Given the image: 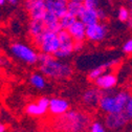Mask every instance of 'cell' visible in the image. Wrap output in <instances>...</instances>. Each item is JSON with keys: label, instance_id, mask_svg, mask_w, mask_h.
<instances>
[{"label": "cell", "instance_id": "6da1fadb", "mask_svg": "<svg viewBox=\"0 0 132 132\" xmlns=\"http://www.w3.org/2000/svg\"><path fill=\"white\" fill-rule=\"evenodd\" d=\"M39 70L48 79L66 80L71 77L73 69L71 65L56 58L54 55L45 53L39 54Z\"/></svg>", "mask_w": 132, "mask_h": 132}, {"label": "cell", "instance_id": "7a4b0ae2", "mask_svg": "<svg viewBox=\"0 0 132 132\" xmlns=\"http://www.w3.org/2000/svg\"><path fill=\"white\" fill-rule=\"evenodd\" d=\"M91 120L87 113L80 110H68L57 117L55 128L60 132H85L90 126Z\"/></svg>", "mask_w": 132, "mask_h": 132}, {"label": "cell", "instance_id": "3957f363", "mask_svg": "<svg viewBox=\"0 0 132 132\" xmlns=\"http://www.w3.org/2000/svg\"><path fill=\"white\" fill-rule=\"evenodd\" d=\"M110 91L111 90L103 91L97 107L105 114L123 112L132 94L127 90H120L117 92Z\"/></svg>", "mask_w": 132, "mask_h": 132}, {"label": "cell", "instance_id": "277c9868", "mask_svg": "<svg viewBox=\"0 0 132 132\" xmlns=\"http://www.w3.org/2000/svg\"><path fill=\"white\" fill-rule=\"evenodd\" d=\"M12 55L27 65H35L39 62V53L30 45L22 42H13L10 46Z\"/></svg>", "mask_w": 132, "mask_h": 132}, {"label": "cell", "instance_id": "5b68a950", "mask_svg": "<svg viewBox=\"0 0 132 132\" xmlns=\"http://www.w3.org/2000/svg\"><path fill=\"white\" fill-rule=\"evenodd\" d=\"M35 45L40 49L41 53L55 55L60 48V40L58 37V32L46 30L44 34L32 39Z\"/></svg>", "mask_w": 132, "mask_h": 132}, {"label": "cell", "instance_id": "8992f818", "mask_svg": "<svg viewBox=\"0 0 132 132\" xmlns=\"http://www.w3.org/2000/svg\"><path fill=\"white\" fill-rule=\"evenodd\" d=\"M58 37L60 40V48L59 51L54 55L58 59H66L71 56L75 52V40L69 34L67 29H61L58 32Z\"/></svg>", "mask_w": 132, "mask_h": 132}, {"label": "cell", "instance_id": "52a82bcc", "mask_svg": "<svg viewBox=\"0 0 132 132\" xmlns=\"http://www.w3.org/2000/svg\"><path fill=\"white\" fill-rule=\"evenodd\" d=\"M107 35H108V27L102 21L87 25L86 27V39L89 40L90 42L93 43L102 42L106 39Z\"/></svg>", "mask_w": 132, "mask_h": 132}, {"label": "cell", "instance_id": "ba28073f", "mask_svg": "<svg viewBox=\"0 0 132 132\" xmlns=\"http://www.w3.org/2000/svg\"><path fill=\"white\" fill-rule=\"evenodd\" d=\"M130 120L123 112H115V113H108L104 119V124L110 131H119L123 129Z\"/></svg>", "mask_w": 132, "mask_h": 132}, {"label": "cell", "instance_id": "9c48e42d", "mask_svg": "<svg viewBox=\"0 0 132 132\" xmlns=\"http://www.w3.org/2000/svg\"><path fill=\"white\" fill-rule=\"evenodd\" d=\"M23 5L28 12L30 19L42 20L47 11L44 0H24Z\"/></svg>", "mask_w": 132, "mask_h": 132}, {"label": "cell", "instance_id": "30bf717a", "mask_svg": "<svg viewBox=\"0 0 132 132\" xmlns=\"http://www.w3.org/2000/svg\"><path fill=\"white\" fill-rule=\"evenodd\" d=\"M49 108V98L46 96H41L37 102L29 103L25 107V112L30 117H43L46 114Z\"/></svg>", "mask_w": 132, "mask_h": 132}, {"label": "cell", "instance_id": "8fae6325", "mask_svg": "<svg viewBox=\"0 0 132 132\" xmlns=\"http://www.w3.org/2000/svg\"><path fill=\"white\" fill-rule=\"evenodd\" d=\"M118 82L119 80H118L117 75L111 71H107L103 73L102 76H100L94 81V85L102 91H108L117 87Z\"/></svg>", "mask_w": 132, "mask_h": 132}, {"label": "cell", "instance_id": "7c38bea8", "mask_svg": "<svg viewBox=\"0 0 132 132\" xmlns=\"http://www.w3.org/2000/svg\"><path fill=\"white\" fill-rule=\"evenodd\" d=\"M70 108V104L67 100L63 97H52L49 98V108L48 111L55 117H60V115L66 113Z\"/></svg>", "mask_w": 132, "mask_h": 132}, {"label": "cell", "instance_id": "4fadbf2b", "mask_svg": "<svg viewBox=\"0 0 132 132\" xmlns=\"http://www.w3.org/2000/svg\"><path fill=\"white\" fill-rule=\"evenodd\" d=\"M102 93L103 91L101 89H98L96 86L90 87L87 90H85L83 95H82V103L88 108L96 107L98 106V102H100Z\"/></svg>", "mask_w": 132, "mask_h": 132}, {"label": "cell", "instance_id": "5bb4252c", "mask_svg": "<svg viewBox=\"0 0 132 132\" xmlns=\"http://www.w3.org/2000/svg\"><path fill=\"white\" fill-rule=\"evenodd\" d=\"M47 11L55 13L59 18L67 13V2L68 0H44Z\"/></svg>", "mask_w": 132, "mask_h": 132}, {"label": "cell", "instance_id": "9a60e30c", "mask_svg": "<svg viewBox=\"0 0 132 132\" xmlns=\"http://www.w3.org/2000/svg\"><path fill=\"white\" fill-rule=\"evenodd\" d=\"M86 27L87 25L85 23H83L80 19H77L67 30L75 41H84L86 39Z\"/></svg>", "mask_w": 132, "mask_h": 132}, {"label": "cell", "instance_id": "2e32d148", "mask_svg": "<svg viewBox=\"0 0 132 132\" xmlns=\"http://www.w3.org/2000/svg\"><path fill=\"white\" fill-rule=\"evenodd\" d=\"M42 20H43L47 30L59 32L62 29V27L60 25V18L55 13H53L51 11H46V13H45Z\"/></svg>", "mask_w": 132, "mask_h": 132}, {"label": "cell", "instance_id": "e0dca14e", "mask_svg": "<svg viewBox=\"0 0 132 132\" xmlns=\"http://www.w3.org/2000/svg\"><path fill=\"white\" fill-rule=\"evenodd\" d=\"M118 62H119L118 60H111V61H108V62H106V63H104V64H101V65L96 66V67L92 68V69L88 72V75H87L88 80L94 82L100 76H102L103 73L107 72L110 67H112V66H114V65H117Z\"/></svg>", "mask_w": 132, "mask_h": 132}, {"label": "cell", "instance_id": "ac0fdd59", "mask_svg": "<svg viewBox=\"0 0 132 132\" xmlns=\"http://www.w3.org/2000/svg\"><path fill=\"white\" fill-rule=\"evenodd\" d=\"M78 19H80L86 25L94 24V23L100 21L98 20V16H97V10L92 9V7H86V6H84L83 11L81 12Z\"/></svg>", "mask_w": 132, "mask_h": 132}, {"label": "cell", "instance_id": "d6986e66", "mask_svg": "<svg viewBox=\"0 0 132 132\" xmlns=\"http://www.w3.org/2000/svg\"><path fill=\"white\" fill-rule=\"evenodd\" d=\"M46 26L43 22V20H37V19H30L29 24H28V34L34 39L36 37H39L44 34L46 31Z\"/></svg>", "mask_w": 132, "mask_h": 132}, {"label": "cell", "instance_id": "ffe728a7", "mask_svg": "<svg viewBox=\"0 0 132 132\" xmlns=\"http://www.w3.org/2000/svg\"><path fill=\"white\" fill-rule=\"evenodd\" d=\"M29 83L34 88L38 90H42L47 86V80H46V77L41 71L34 72L29 76Z\"/></svg>", "mask_w": 132, "mask_h": 132}, {"label": "cell", "instance_id": "44dd1931", "mask_svg": "<svg viewBox=\"0 0 132 132\" xmlns=\"http://www.w3.org/2000/svg\"><path fill=\"white\" fill-rule=\"evenodd\" d=\"M78 18L76 16L71 15L70 13H66L65 15H63L62 17L60 18V25L62 27V29H68L77 20Z\"/></svg>", "mask_w": 132, "mask_h": 132}, {"label": "cell", "instance_id": "7402d4cb", "mask_svg": "<svg viewBox=\"0 0 132 132\" xmlns=\"http://www.w3.org/2000/svg\"><path fill=\"white\" fill-rule=\"evenodd\" d=\"M83 9H84V4L83 3L68 0V2H67V12L70 13L71 15L76 16L77 18H79V16H80L81 12L83 11Z\"/></svg>", "mask_w": 132, "mask_h": 132}, {"label": "cell", "instance_id": "603a6c76", "mask_svg": "<svg viewBox=\"0 0 132 132\" xmlns=\"http://www.w3.org/2000/svg\"><path fill=\"white\" fill-rule=\"evenodd\" d=\"M88 132H108V129L104 123L100 121H93L90 123Z\"/></svg>", "mask_w": 132, "mask_h": 132}, {"label": "cell", "instance_id": "cb8c5ba5", "mask_svg": "<svg viewBox=\"0 0 132 132\" xmlns=\"http://www.w3.org/2000/svg\"><path fill=\"white\" fill-rule=\"evenodd\" d=\"M130 18V10L125 6H121L118 11V19L121 22H128Z\"/></svg>", "mask_w": 132, "mask_h": 132}, {"label": "cell", "instance_id": "d4e9b609", "mask_svg": "<svg viewBox=\"0 0 132 132\" xmlns=\"http://www.w3.org/2000/svg\"><path fill=\"white\" fill-rule=\"evenodd\" d=\"M122 51L126 55H132V37L129 38L122 46Z\"/></svg>", "mask_w": 132, "mask_h": 132}, {"label": "cell", "instance_id": "484cf974", "mask_svg": "<svg viewBox=\"0 0 132 132\" xmlns=\"http://www.w3.org/2000/svg\"><path fill=\"white\" fill-rule=\"evenodd\" d=\"M124 112L126 113L128 119L130 121H132V95L129 98V101H128V103H127V105H126V107L124 109Z\"/></svg>", "mask_w": 132, "mask_h": 132}, {"label": "cell", "instance_id": "4316f807", "mask_svg": "<svg viewBox=\"0 0 132 132\" xmlns=\"http://www.w3.org/2000/svg\"><path fill=\"white\" fill-rule=\"evenodd\" d=\"M83 4H84V6H86V7L97 9L98 6H100V0H84Z\"/></svg>", "mask_w": 132, "mask_h": 132}, {"label": "cell", "instance_id": "83f0119b", "mask_svg": "<svg viewBox=\"0 0 132 132\" xmlns=\"http://www.w3.org/2000/svg\"><path fill=\"white\" fill-rule=\"evenodd\" d=\"M97 16H98V20L104 22L106 19H107V13L104 9H101V7H97Z\"/></svg>", "mask_w": 132, "mask_h": 132}, {"label": "cell", "instance_id": "f1b7e54d", "mask_svg": "<svg viewBox=\"0 0 132 132\" xmlns=\"http://www.w3.org/2000/svg\"><path fill=\"white\" fill-rule=\"evenodd\" d=\"M75 52H81L84 48V41H75Z\"/></svg>", "mask_w": 132, "mask_h": 132}, {"label": "cell", "instance_id": "f546056e", "mask_svg": "<svg viewBox=\"0 0 132 132\" xmlns=\"http://www.w3.org/2000/svg\"><path fill=\"white\" fill-rule=\"evenodd\" d=\"M128 4H129V10H130V18L128 20V26L132 30V0H128Z\"/></svg>", "mask_w": 132, "mask_h": 132}, {"label": "cell", "instance_id": "4dcf8cb0", "mask_svg": "<svg viewBox=\"0 0 132 132\" xmlns=\"http://www.w3.org/2000/svg\"><path fill=\"white\" fill-rule=\"evenodd\" d=\"M19 1H20V0H6V2H7V3H10V4H11V5H13V6L17 5V4L19 3Z\"/></svg>", "mask_w": 132, "mask_h": 132}, {"label": "cell", "instance_id": "1f68e13d", "mask_svg": "<svg viewBox=\"0 0 132 132\" xmlns=\"http://www.w3.org/2000/svg\"><path fill=\"white\" fill-rule=\"evenodd\" d=\"M6 64H7L6 60H5V59H3L2 57H0V67H2V66H5Z\"/></svg>", "mask_w": 132, "mask_h": 132}, {"label": "cell", "instance_id": "d6a6232c", "mask_svg": "<svg viewBox=\"0 0 132 132\" xmlns=\"http://www.w3.org/2000/svg\"><path fill=\"white\" fill-rule=\"evenodd\" d=\"M5 130H6V127H5V125H4L3 123H1V122H0V132H5Z\"/></svg>", "mask_w": 132, "mask_h": 132}, {"label": "cell", "instance_id": "836d02e7", "mask_svg": "<svg viewBox=\"0 0 132 132\" xmlns=\"http://www.w3.org/2000/svg\"><path fill=\"white\" fill-rule=\"evenodd\" d=\"M5 2H6V0H0V6L4 5V4H5Z\"/></svg>", "mask_w": 132, "mask_h": 132}, {"label": "cell", "instance_id": "e575fe53", "mask_svg": "<svg viewBox=\"0 0 132 132\" xmlns=\"http://www.w3.org/2000/svg\"><path fill=\"white\" fill-rule=\"evenodd\" d=\"M71 1H76V2H81V3H83V2H84V0H71Z\"/></svg>", "mask_w": 132, "mask_h": 132}]
</instances>
